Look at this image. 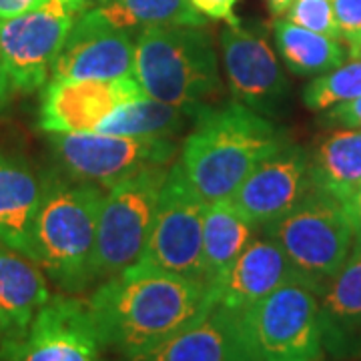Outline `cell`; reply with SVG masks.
I'll use <instances>...</instances> for the list:
<instances>
[{"label":"cell","instance_id":"obj_16","mask_svg":"<svg viewBox=\"0 0 361 361\" xmlns=\"http://www.w3.org/2000/svg\"><path fill=\"white\" fill-rule=\"evenodd\" d=\"M291 281H301L295 267L281 247L259 231L225 277L211 287V299L223 310L241 313Z\"/></svg>","mask_w":361,"mask_h":361},{"label":"cell","instance_id":"obj_34","mask_svg":"<svg viewBox=\"0 0 361 361\" xmlns=\"http://www.w3.org/2000/svg\"><path fill=\"white\" fill-rule=\"evenodd\" d=\"M265 2H267L271 13L277 14V16H281V14L287 13V8L293 4V0H265Z\"/></svg>","mask_w":361,"mask_h":361},{"label":"cell","instance_id":"obj_15","mask_svg":"<svg viewBox=\"0 0 361 361\" xmlns=\"http://www.w3.org/2000/svg\"><path fill=\"white\" fill-rule=\"evenodd\" d=\"M311 191L310 151L287 141L251 171L233 201L247 219L263 227L287 215Z\"/></svg>","mask_w":361,"mask_h":361},{"label":"cell","instance_id":"obj_11","mask_svg":"<svg viewBox=\"0 0 361 361\" xmlns=\"http://www.w3.org/2000/svg\"><path fill=\"white\" fill-rule=\"evenodd\" d=\"M0 361H104L87 301L54 295L25 334L0 339Z\"/></svg>","mask_w":361,"mask_h":361},{"label":"cell","instance_id":"obj_32","mask_svg":"<svg viewBox=\"0 0 361 361\" xmlns=\"http://www.w3.org/2000/svg\"><path fill=\"white\" fill-rule=\"evenodd\" d=\"M44 0H0V23L28 13L40 6Z\"/></svg>","mask_w":361,"mask_h":361},{"label":"cell","instance_id":"obj_6","mask_svg":"<svg viewBox=\"0 0 361 361\" xmlns=\"http://www.w3.org/2000/svg\"><path fill=\"white\" fill-rule=\"evenodd\" d=\"M257 361H319L323 327L319 297L303 281H291L235 313Z\"/></svg>","mask_w":361,"mask_h":361},{"label":"cell","instance_id":"obj_4","mask_svg":"<svg viewBox=\"0 0 361 361\" xmlns=\"http://www.w3.org/2000/svg\"><path fill=\"white\" fill-rule=\"evenodd\" d=\"M135 77L147 97L205 104L221 92L217 51L205 26H147L135 44Z\"/></svg>","mask_w":361,"mask_h":361},{"label":"cell","instance_id":"obj_31","mask_svg":"<svg viewBox=\"0 0 361 361\" xmlns=\"http://www.w3.org/2000/svg\"><path fill=\"white\" fill-rule=\"evenodd\" d=\"M341 207H343L349 223H351V227H353L355 237L361 239V185L353 191V193L348 195V197L341 201Z\"/></svg>","mask_w":361,"mask_h":361},{"label":"cell","instance_id":"obj_8","mask_svg":"<svg viewBox=\"0 0 361 361\" xmlns=\"http://www.w3.org/2000/svg\"><path fill=\"white\" fill-rule=\"evenodd\" d=\"M89 4L90 0H44L0 23V56L14 92L30 94L49 82L71 28Z\"/></svg>","mask_w":361,"mask_h":361},{"label":"cell","instance_id":"obj_7","mask_svg":"<svg viewBox=\"0 0 361 361\" xmlns=\"http://www.w3.org/2000/svg\"><path fill=\"white\" fill-rule=\"evenodd\" d=\"M169 169L167 165L145 167L104 191L94 249V283L141 259Z\"/></svg>","mask_w":361,"mask_h":361},{"label":"cell","instance_id":"obj_25","mask_svg":"<svg viewBox=\"0 0 361 361\" xmlns=\"http://www.w3.org/2000/svg\"><path fill=\"white\" fill-rule=\"evenodd\" d=\"M103 13L113 25L139 32L147 26H205L191 0H106Z\"/></svg>","mask_w":361,"mask_h":361},{"label":"cell","instance_id":"obj_30","mask_svg":"<svg viewBox=\"0 0 361 361\" xmlns=\"http://www.w3.org/2000/svg\"><path fill=\"white\" fill-rule=\"evenodd\" d=\"M199 13L213 18V20H225L229 26H237L241 20L235 14V4L239 0H191Z\"/></svg>","mask_w":361,"mask_h":361},{"label":"cell","instance_id":"obj_2","mask_svg":"<svg viewBox=\"0 0 361 361\" xmlns=\"http://www.w3.org/2000/svg\"><path fill=\"white\" fill-rule=\"evenodd\" d=\"M287 141V130L245 104L205 106L183 142L179 165L209 205L233 199L251 171Z\"/></svg>","mask_w":361,"mask_h":361},{"label":"cell","instance_id":"obj_19","mask_svg":"<svg viewBox=\"0 0 361 361\" xmlns=\"http://www.w3.org/2000/svg\"><path fill=\"white\" fill-rule=\"evenodd\" d=\"M323 345L334 355H349L361 345V239L349 251L341 269L317 293Z\"/></svg>","mask_w":361,"mask_h":361},{"label":"cell","instance_id":"obj_17","mask_svg":"<svg viewBox=\"0 0 361 361\" xmlns=\"http://www.w3.org/2000/svg\"><path fill=\"white\" fill-rule=\"evenodd\" d=\"M127 361H257L239 319L215 305L155 349Z\"/></svg>","mask_w":361,"mask_h":361},{"label":"cell","instance_id":"obj_20","mask_svg":"<svg viewBox=\"0 0 361 361\" xmlns=\"http://www.w3.org/2000/svg\"><path fill=\"white\" fill-rule=\"evenodd\" d=\"M51 297L39 263L0 243V339L25 334Z\"/></svg>","mask_w":361,"mask_h":361},{"label":"cell","instance_id":"obj_22","mask_svg":"<svg viewBox=\"0 0 361 361\" xmlns=\"http://www.w3.org/2000/svg\"><path fill=\"white\" fill-rule=\"evenodd\" d=\"M310 155L313 189L341 203L361 185V129L331 130Z\"/></svg>","mask_w":361,"mask_h":361},{"label":"cell","instance_id":"obj_28","mask_svg":"<svg viewBox=\"0 0 361 361\" xmlns=\"http://www.w3.org/2000/svg\"><path fill=\"white\" fill-rule=\"evenodd\" d=\"M331 6L349 59H361V0H331Z\"/></svg>","mask_w":361,"mask_h":361},{"label":"cell","instance_id":"obj_5","mask_svg":"<svg viewBox=\"0 0 361 361\" xmlns=\"http://www.w3.org/2000/svg\"><path fill=\"white\" fill-rule=\"evenodd\" d=\"M285 251L297 275L317 293L345 263L355 233L341 203L313 189L287 215L261 227Z\"/></svg>","mask_w":361,"mask_h":361},{"label":"cell","instance_id":"obj_14","mask_svg":"<svg viewBox=\"0 0 361 361\" xmlns=\"http://www.w3.org/2000/svg\"><path fill=\"white\" fill-rule=\"evenodd\" d=\"M40 90L39 127L47 135L94 133L118 106L147 97L135 75L113 80H49Z\"/></svg>","mask_w":361,"mask_h":361},{"label":"cell","instance_id":"obj_35","mask_svg":"<svg viewBox=\"0 0 361 361\" xmlns=\"http://www.w3.org/2000/svg\"><path fill=\"white\" fill-rule=\"evenodd\" d=\"M90 2H99V4H104L106 0H90Z\"/></svg>","mask_w":361,"mask_h":361},{"label":"cell","instance_id":"obj_24","mask_svg":"<svg viewBox=\"0 0 361 361\" xmlns=\"http://www.w3.org/2000/svg\"><path fill=\"white\" fill-rule=\"evenodd\" d=\"M273 39L279 59L297 77H319L348 59V49L339 39L307 30L287 18L273 23Z\"/></svg>","mask_w":361,"mask_h":361},{"label":"cell","instance_id":"obj_26","mask_svg":"<svg viewBox=\"0 0 361 361\" xmlns=\"http://www.w3.org/2000/svg\"><path fill=\"white\" fill-rule=\"evenodd\" d=\"M361 94V59L336 66L315 77L301 92L303 104L310 111H329L337 104L353 101Z\"/></svg>","mask_w":361,"mask_h":361},{"label":"cell","instance_id":"obj_1","mask_svg":"<svg viewBox=\"0 0 361 361\" xmlns=\"http://www.w3.org/2000/svg\"><path fill=\"white\" fill-rule=\"evenodd\" d=\"M104 349L133 360L179 334L213 307L211 287L137 261L87 299Z\"/></svg>","mask_w":361,"mask_h":361},{"label":"cell","instance_id":"obj_33","mask_svg":"<svg viewBox=\"0 0 361 361\" xmlns=\"http://www.w3.org/2000/svg\"><path fill=\"white\" fill-rule=\"evenodd\" d=\"M13 82H11V77H8V71L2 63V56H0V115L8 109V104L13 101Z\"/></svg>","mask_w":361,"mask_h":361},{"label":"cell","instance_id":"obj_9","mask_svg":"<svg viewBox=\"0 0 361 361\" xmlns=\"http://www.w3.org/2000/svg\"><path fill=\"white\" fill-rule=\"evenodd\" d=\"M205 213L207 203L195 193L177 161L169 169L151 235L139 261L209 285L203 255Z\"/></svg>","mask_w":361,"mask_h":361},{"label":"cell","instance_id":"obj_3","mask_svg":"<svg viewBox=\"0 0 361 361\" xmlns=\"http://www.w3.org/2000/svg\"><path fill=\"white\" fill-rule=\"evenodd\" d=\"M104 191L61 169L42 171V199L35 221V261L68 295L94 285V249Z\"/></svg>","mask_w":361,"mask_h":361},{"label":"cell","instance_id":"obj_10","mask_svg":"<svg viewBox=\"0 0 361 361\" xmlns=\"http://www.w3.org/2000/svg\"><path fill=\"white\" fill-rule=\"evenodd\" d=\"M59 169L78 180L111 189L151 165H169L177 155V142L155 137H123L103 133L49 135Z\"/></svg>","mask_w":361,"mask_h":361},{"label":"cell","instance_id":"obj_13","mask_svg":"<svg viewBox=\"0 0 361 361\" xmlns=\"http://www.w3.org/2000/svg\"><path fill=\"white\" fill-rule=\"evenodd\" d=\"M137 35L113 25L101 4L75 20L49 80H113L135 75Z\"/></svg>","mask_w":361,"mask_h":361},{"label":"cell","instance_id":"obj_18","mask_svg":"<svg viewBox=\"0 0 361 361\" xmlns=\"http://www.w3.org/2000/svg\"><path fill=\"white\" fill-rule=\"evenodd\" d=\"M40 199L42 171L25 155L0 147V243L32 261Z\"/></svg>","mask_w":361,"mask_h":361},{"label":"cell","instance_id":"obj_23","mask_svg":"<svg viewBox=\"0 0 361 361\" xmlns=\"http://www.w3.org/2000/svg\"><path fill=\"white\" fill-rule=\"evenodd\" d=\"M207 104H171L142 97L139 101L118 106L97 127L94 133L103 135H123V137H155V139H175L179 133L193 127L197 116Z\"/></svg>","mask_w":361,"mask_h":361},{"label":"cell","instance_id":"obj_21","mask_svg":"<svg viewBox=\"0 0 361 361\" xmlns=\"http://www.w3.org/2000/svg\"><path fill=\"white\" fill-rule=\"evenodd\" d=\"M261 227L247 219L233 199L207 205L203 225V255H205L209 287L225 277L231 265L257 237Z\"/></svg>","mask_w":361,"mask_h":361},{"label":"cell","instance_id":"obj_27","mask_svg":"<svg viewBox=\"0 0 361 361\" xmlns=\"http://www.w3.org/2000/svg\"><path fill=\"white\" fill-rule=\"evenodd\" d=\"M285 18L307 30L339 39L331 0H293V4L285 13Z\"/></svg>","mask_w":361,"mask_h":361},{"label":"cell","instance_id":"obj_29","mask_svg":"<svg viewBox=\"0 0 361 361\" xmlns=\"http://www.w3.org/2000/svg\"><path fill=\"white\" fill-rule=\"evenodd\" d=\"M323 123L329 127H343V129H360L361 127V94L353 101L341 103L329 109L323 116Z\"/></svg>","mask_w":361,"mask_h":361},{"label":"cell","instance_id":"obj_12","mask_svg":"<svg viewBox=\"0 0 361 361\" xmlns=\"http://www.w3.org/2000/svg\"><path fill=\"white\" fill-rule=\"evenodd\" d=\"M223 71L235 103L267 118H279L289 101V80L265 28L227 26L219 35Z\"/></svg>","mask_w":361,"mask_h":361}]
</instances>
